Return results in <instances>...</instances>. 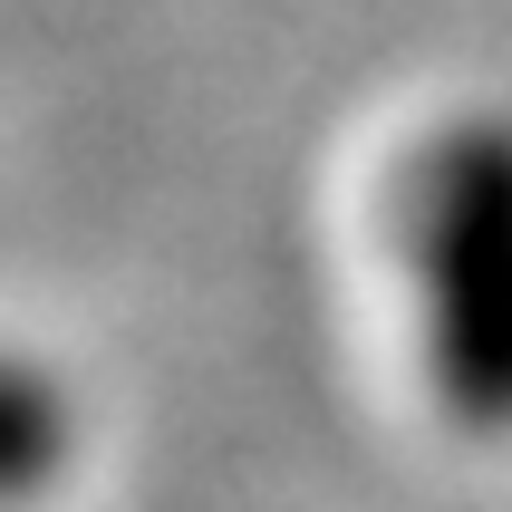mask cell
I'll return each instance as SVG.
<instances>
[{"mask_svg": "<svg viewBox=\"0 0 512 512\" xmlns=\"http://www.w3.org/2000/svg\"><path fill=\"white\" fill-rule=\"evenodd\" d=\"M426 377L464 435H512V116H464L406 174Z\"/></svg>", "mask_w": 512, "mask_h": 512, "instance_id": "1", "label": "cell"}, {"mask_svg": "<svg viewBox=\"0 0 512 512\" xmlns=\"http://www.w3.org/2000/svg\"><path fill=\"white\" fill-rule=\"evenodd\" d=\"M68 455H78V406H68V387L49 368H29V358H0V512L39 503L68 474Z\"/></svg>", "mask_w": 512, "mask_h": 512, "instance_id": "2", "label": "cell"}]
</instances>
